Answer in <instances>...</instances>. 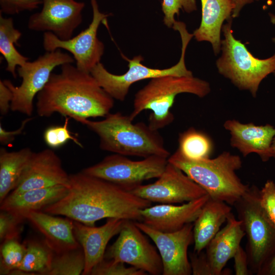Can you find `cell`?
<instances>
[{
  "label": "cell",
  "instance_id": "obj_14",
  "mask_svg": "<svg viewBox=\"0 0 275 275\" xmlns=\"http://www.w3.org/2000/svg\"><path fill=\"white\" fill-rule=\"evenodd\" d=\"M135 224L153 240L158 249L163 265L162 275L192 274L187 250L194 241V224H188L175 232H163L142 222L135 221Z\"/></svg>",
  "mask_w": 275,
  "mask_h": 275
},
{
  "label": "cell",
  "instance_id": "obj_6",
  "mask_svg": "<svg viewBox=\"0 0 275 275\" xmlns=\"http://www.w3.org/2000/svg\"><path fill=\"white\" fill-rule=\"evenodd\" d=\"M232 19L226 21L222 31L221 57L216 61L218 72L239 89L249 91L255 97L262 81L275 72V53L266 59L254 57L233 33Z\"/></svg>",
  "mask_w": 275,
  "mask_h": 275
},
{
  "label": "cell",
  "instance_id": "obj_34",
  "mask_svg": "<svg viewBox=\"0 0 275 275\" xmlns=\"http://www.w3.org/2000/svg\"><path fill=\"white\" fill-rule=\"evenodd\" d=\"M164 14L163 22L168 28H172L176 21L175 15H179L180 10L190 13L197 10L196 0H163L161 4Z\"/></svg>",
  "mask_w": 275,
  "mask_h": 275
},
{
  "label": "cell",
  "instance_id": "obj_4",
  "mask_svg": "<svg viewBox=\"0 0 275 275\" xmlns=\"http://www.w3.org/2000/svg\"><path fill=\"white\" fill-rule=\"evenodd\" d=\"M168 161L203 188L210 198L230 205H234L250 187L236 173L242 167L241 158L229 152L214 158L190 159L177 150Z\"/></svg>",
  "mask_w": 275,
  "mask_h": 275
},
{
  "label": "cell",
  "instance_id": "obj_3",
  "mask_svg": "<svg viewBox=\"0 0 275 275\" xmlns=\"http://www.w3.org/2000/svg\"><path fill=\"white\" fill-rule=\"evenodd\" d=\"M132 122L129 116L116 112L109 113L100 121L87 119L82 124L97 135L102 150L124 156L168 158L170 153L158 131L143 122Z\"/></svg>",
  "mask_w": 275,
  "mask_h": 275
},
{
  "label": "cell",
  "instance_id": "obj_26",
  "mask_svg": "<svg viewBox=\"0 0 275 275\" xmlns=\"http://www.w3.org/2000/svg\"><path fill=\"white\" fill-rule=\"evenodd\" d=\"M26 252L18 269L25 274L47 275L54 252L44 239L32 238L24 242Z\"/></svg>",
  "mask_w": 275,
  "mask_h": 275
},
{
  "label": "cell",
  "instance_id": "obj_11",
  "mask_svg": "<svg viewBox=\"0 0 275 275\" xmlns=\"http://www.w3.org/2000/svg\"><path fill=\"white\" fill-rule=\"evenodd\" d=\"M92 20L89 26L78 35L68 40H62L50 32L43 36V47L46 51L63 49L70 52L75 61L76 67L80 71L90 73L100 63L104 51V45L97 37L101 22L106 21L111 14L101 13L96 0H91Z\"/></svg>",
  "mask_w": 275,
  "mask_h": 275
},
{
  "label": "cell",
  "instance_id": "obj_1",
  "mask_svg": "<svg viewBox=\"0 0 275 275\" xmlns=\"http://www.w3.org/2000/svg\"><path fill=\"white\" fill-rule=\"evenodd\" d=\"M150 206L130 191L81 171L70 175L67 195L42 211L95 226L104 218L142 222L141 210Z\"/></svg>",
  "mask_w": 275,
  "mask_h": 275
},
{
  "label": "cell",
  "instance_id": "obj_37",
  "mask_svg": "<svg viewBox=\"0 0 275 275\" xmlns=\"http://www.w3.org/2000/svg\"><path fill=\"white\" fill-rule=\"evenodd\" d=\"M234 260V270L236 275H248L252 273L249 269L247 253L240 246L233 258Z\"/></svg>",
  "mask_w": 275,
  "mask_h": 275
},
{
  "label": "cell",
  "instance_id": "obj_44",
  "mask_svg": "<svg viewBox=\"0 0 275 275\" xmlns=\"http://www.w3.org/2000/svg\"><path fill=\"white\" fill-rule=\"evenodd\" d=\"M273 73H274V75H275V72H274Z\"/></svg>",
  "mask_w": 275,
  "mask_h": 275
},
{
  "label": "cell",
  "instance_id": "obj_23",
  "mask_svg": "<svg viewBox=\"0 0 275 275\" xmlns=\"http://www.w3.org/2000/svg\"><path fill=\"white\" fill-rule=\"evenodd\" d=\"M227 203L209 198L194 222V252L200 253L219 231L231 213Z\"/></svg>",
  "mask_w": 275,
  "mask_h": 275
},
{
  "label": "cell",
  "instance_id": "obj_22",
  "mask_svg": "<svg viewBox=\"0 0 275 275\" xmlns=\"http://www.w3.org/2000/svg\"><path fill=\"white\" fill-rule=\"evenodd\" d=\"M201 21L193 33L198 41H207L217 55L221 51V33L225 21L232 19L234 5L231 0H201Z\"/></svg>",
  "mask_w": 275,
  "mask_h": 275
},
{
  "label": "cell",
  "instance_id": "obj_8",
  "mask_svg": "<svg viewBox=\"0 0 275 275\" xmlns=\"http://www.w3.org/2000/svg\"><path fill=\"white\" fill-rule=\"evenodd\" d=\"M172 28L179 33L182 42L180 58L173 66L162 69L151 68L142 63L144 59L141 55L129 59L122 54L128 63V70L124 74L116 75L111 73L100 62L92 69L90 73L107 93L114 99L120 101L125 99L130 86L139 81L167 75H193L192 72L186 67L185 54L187 45L194 35L187 31L185 24L181 21H176Z\"/></svg>",
  "mask_w": 275,
  "mask_h": 275
},
{
  "label": "cell",
  "instance_id": "obj_15",
  "mask_svg": "<svg viewBox=\"0 0 275 275\" xmlns=\"http://www.w3.org/2000/svg\"><path fill=\"white\" fill-rule=\"evenodd\" d=\"M41 11L32 15L28 28L36 32H50L62 40L72 37L82 22L84 2L75 0H42Z\"/></svg>",
  "mask_w": 275,
  "mask_h": 275
},
{
  "label": "cell",
  "instance_id": "obj_17",
  "mask_svg": "<svg viewBox=\"0 0 275 275\" xmlns=\"http://www.w3.org/2000/svg\"><path fill=\"white\" fill-rule=\"evenodd\" d=\"M209 198L207 194L180 205L160 204L150 206L141 210L142 222L161 232L178 231L195 221Z\"/></svg>",
  "mask_w": 275,
  "mask_h": 275
},
{
  "label": "cell",
  "instance_id": "obj_29",
  "mask_svg": "<svg viewBox=\"0 0 275 275\" xmlns=\"http://www.w3.org/2000/svg\"><path fill=\"white\" fill-rule=\"evenodd\" d=\"M85 267V257L81 245L54 254L51 266L47 275L82 274Z\"/></svg>",
  "mask_w": 275,
  "mask_h": 275
},
{
  "label": "cell",
  "instance_id": "obj_5",
  "mask_svg": "<svg viewBox=\"0 0 275 275\" xmlns=\"http://www.w3.org/2000/svg\"><path fill=\"white\" fill-rule=\"evenodd\" d=\"M210 92L207 81L193 75L153 78L135 94L132 111L129 116L133 121L143 111L150 110L148 124L158 131L173 121L174 115L170 109L178 94L189 93L203 98Z\"/></svg>",
  "mask_w": 275,
  "mask_h": 275
},
{
  "label": "cell",
  "instance_id": "obj_12",
  "mask_svg": "<svg viewBox=\"0 0 275 275\" xmlns=\"http://www.w3.org/2000/svg\"><path fill=\"white\" fill-rule=\"evenodd\" d=\"M135 221L126 220L116 241L106 249L104 259L127 263L152 275L162 274L160 254Z\"/></svg>",
  "mask_w": 275,
  "mask_h": 275
},
{
  "label": "cell",
  "instance_id": "obj_39",
  "mask_svg": "<svg viewBox=\"0 0 275 275\" xmlns=\"http://www.w3.org/2000/svg\"><path fill=\"white\" fill-rule=\"evenodd\" d=\"M13 94L10 89L3 80H0V112L1 115H6L11 109V103Z\"/></svg>",
  "mask_w": 275,
  "mask_h": 275
},
{
  "label": "cell",
  "instance_id": "obj_25",
  "mask_svg": "<svg viewBox=\"0 0 275 275\" xmlns=\"http://www.w3.org/2000/svg\"><path fill=\"white\" fill-rule=\"evenodd\" d=\"M34 152L29 148L17 151L0 150V203L18 185Z\"/></svg>",
  "mask_w": 275,
  "mask_h": 275
},
{
  "label": "cell",
  "instance_id": "obj_19",
  "mask_svg": "<svg viewBox=\"0 0 275 275\" xmlns=\"http://www.w3.org/2000/svg\"><path fill=\"white\" fill-rule=\"evenodd\" d=\"M245 233L241 221L231 212L225 227L210 240L203 253L210 275H221L228 261L233 258Z\"/></svg>",
  "mask_w": 275,
  "mask_h": 275
},
{
  "label": "cell",
  "instance_id": "obj_16",
  "mask_svg": "<svg viewBox=\"0 0 275 275\" xmlns=\"http://www.w3.org/2000/svg\"><path fill=\"white\" fill-rule=\"evenodd\" d=\"M56 185L69 187L70 175L63 169L61 160L55 152L46 149L33 152L18 185L10 194Z\"/></svg>",
  "mask_w": 275,
  "mask_h": 275
},
{
  "label": "cell",
  "instance_id": "obj_31",
  "mask_svg": "<svg viewBox=\"0 0 275 275\" xmlns=\"http://www.w3.org/2000/svg\"><path fill=\"white\" fill-rule=\"evenodd\" d=\"M26 221L22 215L9 211H0V242L8 240H19Z\"/></svg>",
  "mask_w": 275,
  "mask_h": 275
},
{
  "label": "cell",
  "instance_id": "obj_32",
  "mask_svg": "<svg viewBox=\"0 0 275 275\" xmlns=\"http://www.w3.org/2000/svg\"><path fill=\"white\" fill-rule=\"evenodd\" d=\"M69 117H66L63 125L51 126L46 129L43 134V139L48 147L52 149L58 148L68 141L72 140L77 146L83 148L82 145L74 135V133L69 130Z\"/></svg>",
  "mask_w": 275,
  "mask_h": 275
},
{
  "label": "cell",
  "instance_id": "obj_13",
  "mask_svg": "<svg viewBox=\"0 0 275 275\" xmlns=\"http://www.w3.org/2000/svg\"><path fill=\"white\" fill-rule=\"evenodd\" d=\"M130 191L151 203L171 204L188 202L207 194L181 169L169 162L156 181L141 184Z\"/></svg>",
  "mask_w": 275,
  "mask_h": 275
},
{
  "label": "cell",
  "instance_id": "obj_20",
  "mask_svg": "<svg viewBox=\"0 0 275 275\" xmlns=\"http://www.w3.org/2000/svg\"><path fill=\"white\" fill-rule=\"evenodd\" d=\"M224 127L230 132L231 146L238 150L243 157L254 153L265 161L275 136V128L272 125L244 124L232 119L226 121Z\"/></svg>",
  "mask_w": 275,
  "mask_h": 275
},
{
  "label": "cell",
  "instance_id": "obj_40",
  "mask_svg": "<svg viewBox=\"0 0 275 275\" xmlns=\"http://www.w3.org/2000/svg\"><path fill=\"white\" fill-rule=\"evenodd\" d=\"M234 5V9L233 10L232 17L233 18L237 17L243 8V7L247 4H251L255 1L259 0H231Z\"/></svg>",
  "mask_w": 275,
  "mask_h": 275
},
{
  "label": "cell",
  "instance_id": "obj_33",
  "mask_svg": "<svg viewBox=\"0 0 275 275\" xmlns=\"http://www.w3.org/2000/svg\"><path fill=\"white\" fill-rule=\"evenodd\" d=\"M125 263L103 259L92 269L90 275H146L144 271L134 266L127 267Z\"/></svg>",
  "mask_w": 275,
  "mask_h": 275
},
{
  "label": "cell",
  "instance_id": "obj_27",
  "mask_svg": "<svg viewBox=\"0 0 275 275\" xmlns=\"http://www.w3.org/2000/svg\"><path fill=\"white\" fill-rule=\"evenodd\" d=\"M21 33L14 26L12 17H4L0 13V52L5 58L6 71L15 78L17 77V67L23 65L29 58L20 53L16 49Z\"/></svg>",
  "mask_w": 275,
  "mask_h": 275
},
{
  "label": "cell",
  "instance_id": "obj_28",
  "mask_svg": "<svg viewBox=\"0 0 275 275\" xmlns=\"http://www.w3.org/2000/svg\"><path fill=\"white\" fill-rule=\"evenodd\" d=\"M177 150L190 159H205L210 158L213 144L206 134L190 127L179 134Z\"/></svg>",
  "mask_w": 275,
  "mask_h": 275
},
{
  "label": "cell",
  "instance_id": "obj_18",
  "mask_svg": "<svg viewBox=\"0 0 275 275\" xmlns=\"http://www.w3.org/2000/svg\"><path fill=\"white\" fill-rule=\"evenodd\" d=\"M126 220L108 218L106 223L100 227L89 226L73 221V233L85 257L82 275H90L93 268L104 259L109 241L119 234Z\"/></svg>",
  "mask_w": 275,
  "mask_h": 275
},
{
  "label": "cell",
  "instance_id": "obj_30",
  "mask_svg": "<svg viewBox=\"0 0 275 275\" xmlns=\"http://www.w3.org/2000/svg\"><path fill=\"white\" fill-rule=\"evenodd\" d=\"M26 252V246L19 240L10 239L1 243L0 274L10 275L13 270L18 269Z\"/></svg>",
  "mask_w": 275,
  "mask_h": 275
},
{
  "label": "cell",
  "instance_id": "obj_21",
  "mask_svg": "<svg viewBox=\"0 0 275 275\" xmlns=\"http://www.w3.org/2000/svg\"><path fill=\"white\" fill-rule=\"evenodd\" d=\"M44 237L55 253L80 246L73 233V221L42 211H32L21 214Z\"/></svg>",
  "mask_w": 275,
  "mask_h": 275
},
{
  "label": "cell",
  "instance_id": "obj_9",
  "mask_svg": "<svg viewBox=\"0 0 275 275\" xmlns=\"http://www.w3.org/2000/svg\"><path fill=\"white\" fill-rule=\"evenodd\" d=\"M74 61L73 57L58 49L46 51L35 61H27L18 66L17 72L22 79L20 86H15L8 79L3 80L13 94L11 110L31 117L34 109V99L44 87L53 70L59 66L72 64Z\"/></svg>",
  "mask_w": 275,
  "mask_h": 275
},
{
  "label": "cell",
  "instance_id": "obj_24",
  "mask_svg": "<svg viewBox=\"0 0 275 275\" xmlns=\"http://www.w3.org/2000/svg\"><path fill=\"white\" fill-rule=\"evenodd\" d=\"M68 187L56 185L29 190L17 195L9 194L0 203V209L19 214L32 211H42L65 197Z\"/></svg>",
  "mask_w": 275,
  "mask_h": 275
},
{
  "label": "cell",
  "instance_id": "obj_41",
  "mask_svg": "<svg viewBox=\"0 0 275 275\" xmlns=\"http://www.w3.org/2000/svg\"><path fill=\"white\" fill-rule=\"evenodd\" d=\"M259 275H275V255L262 269Z\"/></svg>",
  "mask_w": 275,
  "mask_h": 275
},
{
  "label": "cell",
  "instance_id": "obj_42",
  "mask_svg": "<svg viewBox=\"0 0 275 275\" xmlns=\"http://www.w3.org/2000/svg\"><path fill=\"white\" fill-rule=\"evenodd\" d=\"M270 158H275V136L266 154L265 161L268 160Z\"/></svg>",
  "mask_w": 275,
  "mask_h": 275
},
{
  "label": "cell",
  "instance_id": "obj_2",
  "mask_svg": "<svg viewBox=\"0 0 275 275\" xmlns=\"http://www.w3.org/2000/svg\"><path fill=\"white\" fill-rule=\"evenodd\" d=\"M61 66V72L52 73L37 95L39 116L49 117L57 113L82 124L90 118L104 117L110 113L114 99L91 73L72 64Z\"/></svg>",
  "mask_w": 275,
  "mask_h": 275
},
{
  "label": "cell",
  "instance_id": "obj_38",
  "mask_svg": "<svg viewBox=\"0 0 275 275\" xmlns=\"http://www.w3.org/2000/svg\"><path fill=\"white\" fill-rule=\"evenodd\" d=\"M32 118L29 117L21 122L20 126L17 129L13 131H7L3 128L0 123V142L2 144H9L11 143L15 137L20 134L24 130L26 125L32 120Z\"/></svg>",
  "mask_w": 275,
  "mask_h": 275
},
{
  "label": "cell",
  "instance_id": "obj_36",
  "mask_svg": "<svg viewBox=\"0 0 275 275\" xmlns=\"http://www.w3.org/2000/svg\"><path fill=\"white\" fill-rule=\"evenodd\" d=\"M42 4V0H0V12L9 15L32 11Z\"/></svg>",
  "mask_w": 275,
  "mask_h": 275
},
{
  "label": "cell",
  "instance_id": "obj_43",
  "mask_svg": "<svg viewBox=\"0 0 275 275\" xmlns=\"http://www.w3.org/2000/svg\"><path fill=\"white\" fill-rule=\"evenodd\" d=\"M269 16L271 23L275 25V15L272 13H269ZM272 41L273 43L275 44V36L272 38Z\"/></svg>",
  "mask_w": 275,
  "mask_h": 275
},
{
  "label": "cell",
  "instance_id": "obj_35",
  "mask_svg": "<svg viewBox=\"0 0 275 275\" xmlns=\"http://www.w3.org/2000/svg\"><path fill=\"white\" fill-rule=\"evenodd\" d=\"M260 205L275 225V183L273 180H267L259 190Z\"/></svg>",
  "mask_w": 275,
  "mask_h": 275
},
{
  "label": "cell",
  "instance_id": "obj_10",
  "mask_svg": "<svg viewBox=\"0 0 275 275\" xmlns=\"http://www.w3.org/2000/svg\"><path fill=\"white\" fill-rule=\"evenodd\" d=\"M168 162V158L158 155L132 160L126 156L113 153L81 172L130 191L146 180L158 178Z\"/></svg>",
  "mask_w": 275,
  "mask_h": 275
},
{
  "label": "cell",
  "instance_id": "obj_7",
  "mask_svg": "<svg viewBox=\"0 0 275 275\" xmlns=\"http://www.w3.org/2000/svg\"><path fill=\"white\" fill-rule=\"evenodd\" d=\"M259 190L250 186L234 205L247 236L250 270L258 275L275 255V225L260 205Z\"/></svg>",
  "mask_w": 275,
  "mask_h": 275
}]
</instances>
